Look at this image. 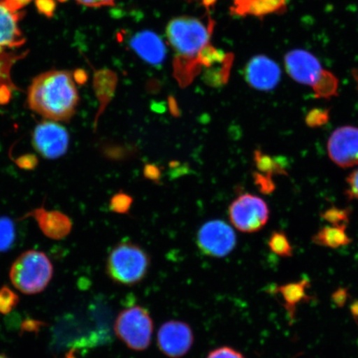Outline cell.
<instances>
[{"instance_id": "obj_1", "label": "cell", "mask_w": 358, "mask_h": 358, "mask_svg": "<svg viewBox=\"0 0 358 358\" xmlns=\"http://www.w3.org/2000/svg\"><path fill=\"white\" fill-rule=\"evenodd\" d=\"M79 95L73 75L66 71H48L36 77L28 91L31 110L55 122H69L76 113Z\"/></svg>"}, {"instance_id": "obj_2", "label": "cell", "mask_w": 358, "mask_h": 358, "mask_svg": "<svg viewBox=\"0 0 358 358\" xmlns=\"http://www.w3.org/2000/svg\"><path fill=\"white\" fill-rule=\"evenodd\" d=\"M150 257L140 245L125 241L115 245L106 262L107 275L116 284L133 286L145 278Z\"/></svg>"}, {"instance_id": "obj_3", "label": "cell", "mask_w": 358, "mask_h": 358, "mask_svg": "<svg viewBox=\"0 0 358 358\" xmlns=\"http://www.w3.org/2000/svg\"><path fill=\"white\" fill-rule=\"evenodd\" d=\"M52 274V265L46 255L37 250H28L13 262L10 280L21 292L34 294L47 287Z\"/></svg>"}, {"instance_id": "obj_4", "label": "cell", "mask_w": 358, "mask_h": 358, "mask_svg": "<svg viewBox=\"0 0 358 358\" xmlns=\"http://www.w3.org/2000/svg\"><path fill=\"white\" fill-rule=\"evenodd\" d=\"M115 332L131 350L145 351L151 343L153 320L145 308L140 306L129 307L116 317Z\"/></svg>"}, {"instance_id": "obj_5", "label": "cell", "mask_w": 358, "mask_h": 358, "mask_svg": "<svg viewBox=\"0 0 358 358\" xmlns=\"http://www.w3.org/2000/svg\"><path fill=\"white\" fill-rule=\"evenodd\" d=\"M166 34L174 50L187 57L199 55L207 47L210 38L203 22L189 17H179L170 21Z\"/></svg>"}, {"instance_id": "obj_6", "label": "cell", "mask_w": 358, "mask_h": 358, "mask_svg": "<svg viewBox=\"0 0 358 358\" xmlns=\"http://www.w3.org/2000/svg\"><path fill=\"white\" fill-rule=\"evenodd\" d=\"M270 216V210L265 201L256 195H241L229 208L230 221L237 230L245 234L262 230Z\"/></svg>"}, {"instance_id": "obj_7", "label": "cell", "mask_w": 358, "mask_h": 358, "mask_svg": "<svg viewBox=\"0 0 358 358\" xmlns=\"http://www.w3.org/2000/svg\"><path fill=\"white\" fill-rule=\"evenodd\" d=\"M196 243L206 256L222 258L228 256L236 245V236L232 227L224 221L213 220L201 227Z\"/></svg>"}, {"instance_id": "obj_8", "label": "cell", "mask_w": 358, "mask_h": 358, "mask_svg": "<svg viewBox=\"0 0 358 358\" xmlns=\"http://www.w3.org/2000/svg\"><path fill=\"white\" fill-rule=\"evenodd\" d=\"M191 327L185 322L170 320L160 327L157 335L159 350L170 358L185 356L194 344Z\"/></svg>"}, {"instance_id": "obj_9", "label": "cell", "mask_w": 358, "mask_h": 358, "mask_svg": "<svg viewBox=\"0 0 358 358\" xmlns=\"http://www.w3.org/2000/svg\"><path fill=\"white\" fill-rule=\"evenodd\" d=\"M33 145L48 159H56L66 154L69 145V134L62 125L53 122H43L35 127Z\"/></svg>"}, {"instance_id": "obj_10", "label": "cell", "mask_w": 358, "mask_h": 358, "mask_svg": "<svg viewBox=\"0 0 358 358\" xmlns=\"http://www.w3.org/2000/svg\"><path fill=\"white\" fill-rule=\"evenodd\" d=\"M330 159L343 168L358 164V128L340 127L331 134L328 142Z\"/></svg>"}, {"instance_id": "obj_11", "label": "cell", "mask_w": 358, "mask_h": 358, "mask_svg": "<svg viewBox=\"0 0 358 358\" xmlns=\"http://www.w3.org/2000/svg\"><path fill=\"white\" fill-rule=\"evenodd\" d=\"M285 66L289 77L295 82L311 87L324 70L320 60L303 49H294L286 53Z\"/></svg>"}, {"instance_id": "obj_12", "label": "cell", "mask_w": 358, "mask_h": 358, "mask_svg": "<svg viewBox=\"0 0 358 358\" xmlns=\"http://www.w3.org/2000/svg\"><path fill=\"white\" fill-rule=\"evenodd\" d=\"M245 78L250 87L259 91L268 92L278 86L281 69L271 58L258 55L246 64Z\"/></svg>"}, {"instance_id": "obj_13", "label": "cell", "mask_w": 358, "mask_h": 358, "mask_svg": "<svg viewBox=\"0 0 358 358\" xmlns=\"http://www.w3.org/2000/svg\"><path fill=\"white\" fill-rule=\"evenodd\" d=\"M29 216L35 219L40 229L51 239L64 238L70 234L73 226L66 215L57 211H48L43 208L34 210Z\"/></svg>"}, {"instance_id": "obj_14", "label": "cell", "mask_w": 358, "mask_h": 358, "mask_svg": "<svg viewBox=\"0 0 358 358\" xmlns=\"http://www.w3.org/2000/svg\"><path fill=\"white\" fill-rule=\"evenodd\" d=\"M131 44L138 55L150 64H162L166 56V48L162 40L158 35L149 31L134 35Z\"/></svg>"}, {"instance_id": "obj_15", "label": "cell", "mask_w": 358, "mask_h": 358, "mask_svg": "<svg viewBox=\"0 0 358 358\" xmlns=\"http://www.w3.org/2000/svg\"><path fill=\"white\" fill-rule=\"evenodd\" d=\"M20 17L19 11L0 0V47H17L24 43L19 28Z\"/></svg>"}, {"instance_id": "obj_16", "label": "cell", "mask_w": 358, "mask_h": 358, "mask_svg": "<svg viewBox=\"0 0 358 358\" xmlns=\"http://www.w3.org/2000/svg\"><path fill=\"white\" fill-rule=\"evenodd\" d=\"M338 79L329 71L323 70L319 79L312 87L317 98L330 99L338 94Z\"/></svg>"}, {"instance_id": "obj_17", "label": "cell", "mask_w": 358, "mask_h": 358, "mask_svg": "<svg viewBox=\"0 0 358 358\" xmlns=\"http://www.w3.org/2000/svg\"><path fill=\"white\" fill-rule=\"evenodd\" d=\"M289 0H250L249 12L257 16L284 13L287 11Z\"/></svg>"}, {"instance_id": "obj_18", "label": "cell", "mask_w": 358, "mask_h": 358, "mask_svg": "<svg viewBox=\"0 0 358 358\" xmlns=\"http://www.w3.org/2000/svg\"><path fill=\"white\" fill-rule=\"evenodd\" d=\"M317 244L329 246V248H338L349 243V238L344 231L343 228L325 227L315 237Z\"/></svg>"}, {"instance_id": "obj_19", "label": "cell", "mask_w": 358, "mask_h": 358, "mask_svg": "<svg viewBox=\"0 0 358 358\" xmlns=\"http://www.w3.org/2000/svg\"><path fill=\"white\" fill-rule=\"evenodd\" d=\"M15 239V224L10 218L0 217V252L10 250Z\"/></svg>"}, {"instance_id": "obj_20", "label": "cell", "mask_w": 358, "mask_h": 358, "mask_svg": "<svg viewBox=\"0 0 358 358\" xmlns=\"http://www.w3.org/2000/svg\"><path fill=\"white\" fill-rule=\"evenodd\" d=\"M268 246L273 252L280 255L282 257L291 256L292 248L285 235L280 232H275L272 234L270 241H268Z\"/></svg>"}, {"instance_id": "obj_21", "label": "cell", "mask_w": 358, "mask_h": 358, "mask_svg": "<svg viewBox=\"0 0 358 358\" xmlns=\"http://www.w3.org/2000/svg\"><path fill=\"white\" fill-rule=\"evenodd\" d=\"M133 203V199L127 192H120L112 196L110 208L112 212L120 214L128 213Z\"/></svg>"}, {"instance_id": "obj_22", "label": "cell", "mask_w": 358, "mask_h": 358, "mask_svg": "<svg viewBox=\"0 0 358 358\" xmlns=\"http://www.w3.org/2000/svg\"><path fill=\"white\" fill-rule=\"evenodd\" d=\"M19 303V296L10 288L3 287L0 289V313L11 312Z\"/></svg>"}, {"instance_id": "obj_23", "label": "cell", "mask_w": 358, "mask_h": 358, "mask_svg": "<svg viewBox=\"0 0 358 358\" xmlns=\"http://www.w3.org/2000/svg\"><path fill=\"white\" fill-rule=\"evenodd\" d=\"M285 299L290 303L298 302L302 298L303 294V286L301 285H292L283 288L282 291Z\"/></svg>"}, {"instance_id": "obj_24", "label": "cell", "mask_w": 358, "mask_h": 358, "mask_svg": "<svg viewBox=\"0 0 358 358\" xmlns=\"http://www.w3.org/2000/svg\"><path fill=\"white\" fill-rule=\"evenodd\" d=\"M207 358H245L243 355L234 348L222 347L215 349L209 353Z\"/></svg>"}, {"instance_id": "obj_25", "label": "cell", "mask_w": 358, "mask_h": 358, "mask_svg": "<svg viewBox=\"0 0 358 358\" xmlns=\"http://www.w3.org/2000/svg\"><path fill=\"white\" fill-rule=\"evenodd\" d=\"M329 119V111L321 109L313 110L307 115V123L310 125L324 124Z\"/></svg>"}, {"instance_id": "obj_26", "label": "cell", "mask_w": 358, "mask_h": 358, "mask_svg": "<svg viewBox=\"0 0 358 358\" xmlns=\"http://www.w3.org/2000/svg\"><path fill=\"white\" fill-rule=\"evenodd\" d=\"M347 192L350 198L358 200V169L347 179Z\"/></svg>"}, {"instance_id": "obj_27", "label": "cell", "mask_w": 358, "mask_h": 358, "mask_svg": "<svg viewBox=\"0 0 358 358\" xmlns=\"http://www.w3.org/2000/svg\"><path fill=\"white\" fill-rule=\"evenodd\" d=\"M36 6L40 13L48 17H51L55 10V3L53 0H37Z\"/></svg>"}, {"instance_id": "obj_28", "label": "cell", "mask_w": 358, "mask_h": 358, "mask_svg": "<svg viewBox=\"0 0 358 358\" xmlns=\"http://www.w3.org/2000/svg\"><path fill=\"white\" fill-rule=\"evenodd\" d=\"M161 169L155 164H148L144 168V176L150 180L159 182L161 178Z\"/></svg>"}, {"instance_id": "obj_29", "label": "cell", "mask_w": 358, "mask_h": 358, "mask_svg": "<svg viewBox=\"0 0 358 358\" xmlns=\"http://www.w3.org/2000/svg\"><path fill=\"white\" fill-rule=\"evenodd\" d=\"M16 163L22 169H33L37 166L38 159L33 155H27L17 159Z\"/></svg>"}, {"instance_id": "obj_30", "label": "cell", "mask_w": 358, "mask_h": 358, "mask_svg": "<svg viewBox=\"0 0 358 358\" xmlns=\"http://www.w3.org/2000/svg\"><path fill=\"white\" fill-rule=\"evenodd\" d=\"M84 6L99 8L113 6L115 0H76Z\"/></svg>"}, {"instance_id": "obj_31", "label": "cell", "mask_w": 358, "mask_h": 358, "mask_svg": "<svg viewBox=\"0 0 358 358\" xmlns=\"http://www.w3.org/2000/svg\"><path fill=\"white\" fill-rule=\"evenodd\" d=\"M10 93L6 87L0 88V104H6L10 100Z\"/></svg>"}, {"instance_id": "obj_32", "label": "cell", "mask_w": 358, "mask_h": 358, "mask_svg": "<svg viewBox=\"0 0 358 358\" xmlns=\"http://www.w3.org/2000/svg\"><path fill=\"white\" fill-rule=\"evenodd\" d=\"M343 214V213H339L338 216H337V215H336V216H337V217H336L335 219H339L340 216H342ZM327 215H328V216H330V215H329L328 213H327ZM328 220H329L331 222H334V223L335 222V220H334V219H333L332 216H330L329 217Z\"/></svg>"}, {"instance_id": "obj_33", "label": "cell", "mask_w": 358, "mask_h": 358, "mask_svg": "<svg viewBox=\"0 0 358 358\" xmlns=\"http://www.w3.org/2000/svg\"><path fill=\"white\" fill-rule=\"evenodd\" d=\"M0 358H8V357L2 356V355H0Z\"/></svg>"}]
</instances>
